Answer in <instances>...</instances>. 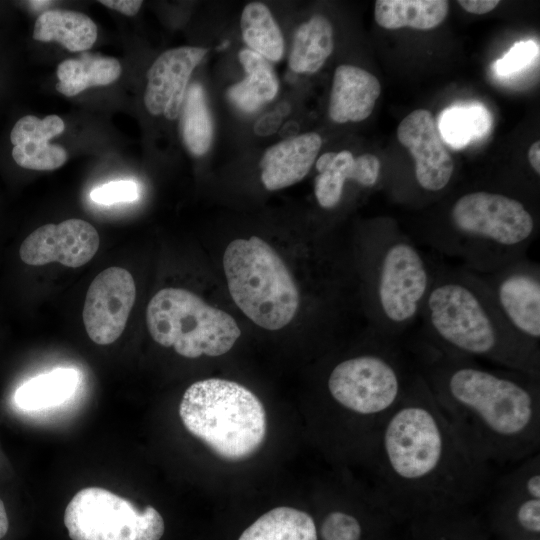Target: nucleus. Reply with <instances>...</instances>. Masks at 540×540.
Masks as SVG:
<instances>
[{
    "instance_id": "1",
    "label": "nucleus",
    "mask_w": 540,
    "mask_h": 540,
    "mask_svg": "<svg viewBox=\"0 0 540 540\" xmlns=\"http://www.w3.org/2000/svg\"><path fill=\"white\" fill-rule=\"evenodd\" d=\"M366 461L373 490L395 519L410 521L470 511L497 475L465 445L419 373Z\"/></svg>"
},
{
    "instance_id": "2",
    "label": "nucleus",
    "mask_w": 540,
    "mask_h": 540,
    "mask_svg": "<svg viewBox=\"0 0 540 540\" xmlns=\"http://www.w3.org/2000/svg\"><path fill=\"white\" fill-rule=\"evenodd\" d=\"M404 340L438 407L477 458L496 468L539 453L540 378L487 367L417 332Z\"/></svg>"
},
{
    "instance_id": "3",
    "label": "nucleus",
    "mask_w": 540,
    "mask_h": 540,
    "mask_svg": "<svg viewBox=\"0 0 540 540\" xmlns=\"http://www.w3.org/2000/svg\"><path fill=\"white\" fill-rule=\"evenodd\" d=\"M417 330L434 345L540 378V349L519 337L482 277L437 255Z\"/></svg>"
},
{
    "instance_id": "4",
    "label": "nucleus",
    "mask_w": 540,
    "mask_h": 540,
    "mask_svg": "<svg viewBox=\"0 0 540 540\" xmlns=\"http://www.w3.org/2000/svg\"><path fill=\"white\" fill-rule=\"evenodd\" d=\"M536 235V218L521 200L475 190L451 203L444 224L423 229L413 240L467 270L489 274L526 256Z\"/></svg>"
},
{
    "instance_id": "5",
    "label": "nucleus",
    "mask_w": 540,
    "mask_h": 540,
    "mask_svg": "<svg viewBox=\"0 0 540 540\" xmlns=\"http://www.w3.org/2000/svg\"><path fill=\"white\" fill-rule=\"evenodd\" d=\"M359 245L370 327L389 337L404 338L419 320L437 255L432 257L412 237L386 223L373 228Z\"/></svg>"
},
{
    "instance_id": "6",
    "label": "nucleus",
    "mask_w": 540,
    "mask_h": 540,
    "mask_svg": "<svg viewBox=\"0 0 540 540\" xmlns=\"http://www.w3.org/2000/svg\"><path fill=\"white\" fill-rule=\"evenodd\" d=\"M404 338L389 337L370 327L365 345L334 363L325 380L333 404L357 420L366 460L418 374Z\"/></svg>"
},
{
    "instance_id": "7",
    "label": "nucleus",
    "mask_w": 540,
    "mask_h": 540,
    "mask_svg": "<svg viewBox=\"0 0 540 540\" xmlns=\"http://www.w3.org/2000/svg\"><path fill=\"white\" fill-rule=\"evenodd\" d=\"M179 415L185 428L217 456L241 461L263 444V404L243 385L219 378L197 381L183 394Z\"/></svg>"
},
{
    "instance_id": "8",
    "label": "nucleus",
    "mask_w": 540,
    "mask_h": 540,
    "mask_svg": "<svg viewBox=\"0 0 540 540\" xmlns=\"http://www.w3.org/2000/svg\"><path fill=\"white\" fill-rule=\"evenodd\" d=\"M228 289L235 304L256 325L279 330L295 316L299 291L284 261L257 236L235 239L223 255Z\"/></svg>"
},
{
    "instance_id": "9",
    "label": "nucleus",
    "mask_w": 540,
    "mask_h": 540,
    "mask_svg": "<svg viewBox=\"0 0 540 540\" xmlns=\"http://www.w3.org/2000/svg\"><path fill=\"white\" fill-rule=\"evenodd\" d=\"M146 323L154 341L186 358L223 355L241 335L231 315L182 288L158 291L148 303Z\"/></svg>"
},
{
    "instance_id": "10",
    "label": "nucleus",
    "mask_w": 540,
    "mask_h": 540,
    "mask_svg": "<svg viewBox=\"0 0 540 540\" xmlns=\"http://www.w3.org/2000/svg\"><path fill=\"white\" fill-rule=\"evenodd\" d=\"M64 524L71 540H160L165 525L152 506L132 502L100 487L78 491L67 504Z\"/></svg>"
},
{
    "instance_id": "11",
    "label": "nucleus",
    "mask_w": 540,
    "mask_h": 540,
    "mask_svg": "<svg viewBox=\"0 0 540 540\" xmlns=\"http://www.w3.org/2000/svg\"><path fill=\"white\" fill-rule=\"evenodd\" d=\"M484 500L492 521L511 540H536L540 534V454L497 474Z\"/></svg>"
},
{
    "instance_id": "12",
    "label": "nucleus",
    "mask_w": 540,
    "mask_h": 540,
    "mask_svg": "<svg viewBox=\"0 0 540 540\" xmlns=\"http://www.w3.org/2000/svg\"><path fill=\"white\" fill-rule=\"evenodd\" d=\"M479 275L511 329L540 349V264L526 255Z\"/></svg>"
},
{
    "instance_id": "13",
    "label": "nucleus",
    "mask_w": 540,
    "mask_h": 540,
    "mask_svg": "<svg viewBox=\"0 0 540 540\" xmlns=\"http://www.w3.org/2000/svg\"><path fill=\"white\" fill-rule=\"evenodd\" d=\"M136 298L131 273L121 267H109L90 284L83 307V322L89 338L108 345L123 333Z\"/></svg>"
},
{
    "instance_id": "14",
    "label": "nucleus",
    "mask_w": 540,
    "mask_h": 540,
    "mask_svg": "<svg viewBox=\"0 0 540 540\" xmlns=\"http://www.w3.org/2000/svg\"><path fill=\"white\" fill-rule=\"evenodd\" d=\"M99 245L97 230L89 222L73 218L32 231L21 242L19 257L28 266L58 262L78 268L94 257Z\"/></svg>"
},
{
    "instance_id": "15",
    "label": "nucleus",
    "mask_w": 540,
    "mask_h": 540,
    "mask_svg": "<svg viewBox=\"0 0 540 540\" xmlns=\"http://www.w3.org/2000/svg\"><path fill=\"white\" fill-rule=\"evenodd\" d=\"M398 141L415 161V180L428 193H438L450 183L454 162L445 148L432 113L416 109L398 125Z\"/></svg>"
},
{
    "instance_id": "16",
    "label": "nucleus",
    "mask_w": 540,
    "mask_h": 540,
    "mask_svg": "<svg viewBox=\"0 0 540 540\" xmlns=\"http://www.w3.org/2000/svg\"><path fill=\"white\" fill-rule=\"evenodd\" d=\"M208 50L203 47L181 46L164 51L147 71L144 104L147 111L176 119L181 111L187 85L193 70Z\"/></svg>"
},
{
    "instance_id": "17",
    "label": "nucleus",
    "mask_w": 540,
    "mask_h": 540,
    "mask_svg": "<svg viewBox=\"0 0 540 540\" xmlns=\"http://www.w3.org/2000/svg\"><path fill=\"white\" fill-rule=\"evenodd\" d=\"M63 120L57 115L39 118L20 117L9 132L10 157L21 169L34 171L55 170L68 160V152L49 140L62 134Z\"/></svg>"
},
{
    "instance_id": "18",
    "label": "nucleus",
    "mask_w": 540,
    "mask_h": 540,
    "mask_svg": "<svg viewBox=\"0 0 540 540\" xmlns=\"http://www.w3.org/2000/svg\"><path fill=\"white\" fill-rule=\"evenodd\" d=\"M381 163L373 154L354 157L349 150L327 152L316 161L318 171L314 181V193L318 204L324 209L335 208L341 201L346 181L351 180L364 187L374 186L380 175Z\"/></svg>"
},
{
    "instance_id": "19",
    "label": "nucleus",
    "mask_w": 540,
    "mask_h": 540,
    "mask_svg": "<svg viewBox=\"0 0 540 540\" xmlns=\"http://www.w3.org/2000/svg\"><path fill=\"white\" fill-rule=\"evenodd\" d=\"M322 139L315 132L304 133L270 146L260 161L261 181L274 191L301 181L316 161Z\"/></svg>"
},
{
    "instance_id": "20",
    "label": "nucleus",
    "mask_w": 540,
    "mask_h": 540,
    "mask_svg": "<svg viewBox=\"0 0 540 540\" xmlns=\"http://www.w3.org/2000/svg\"><path fill=\"white\" fill-rule=\"evenodd\" d=\"M380 93L376 76L357 66L339 65L333 76L329 116L336 123L363 121L373 112Z\"/></svg>"
},
{
    "instance_id": "21",
    "label": "nucleus",
    "mask_w": 540,
    "mask_h": 540,
    "mask_svg": "<svg viewBox=\"0 0 540 540\" xmlns=\"http://www.w3.org/2000/svg\"><path fill=\"white\" fill-rule=\"evenodd\" d=\"M97 36V26L86 14L54 9L38 16L32 37L40 42H58L71 52H84L93 46Z\"/></svg>"
},
{
    "instance_id": "22",
    "label": "nucleus",
    "mask_w": 540,
    "mask_h": 540,
    "mask_svg": "<svg viewBox=\"0 0 540 540\" xmlns=\"http://www.w3.org/2000/svg\"><path fill=\"white\" fill-rule=\"evenodd\" d=\"M238 57L246 77L231 86L227 95L238 109L251 113L276 97L279 81L270 62L260 54L244 48Z\"/></svg>"
},
{
    "instance_id": "23",
    "label": "nucleus",
    "mask_w": 540,
    "mask_h": 540,
    "mask_svg": "<svg viewBox=\"0 0 540 540\" xmlns=\"http://www.w3.org/2000/svg\"><path fill=\"white\" fill-rule=\"evenodd\" d=\"M122 71L120 62L113 57H104L89 52L78 58L62 61L57 68L56 89L61 94L72 97L97 86H106L116 81Z\"/></svg>"
},
{
    "instance_id": "24",
    "label": "nucleus",
    "mask_w": 540,
    "mask_h": 540,
    "mask_svg": "<svg viewBox=\"0 0 540 540\" xmlns=\"http://www.w3.org/2000/svg\"><path fill=\"white\" fill-rule=\"evenodd\" d=\"M334 49L331 22L323 15H314L295 31L288 64L296 73H315Z\"/></svg>"
},
{
    "instance_id": "25",
    "label": "nucleus",
    "mask_w": 540,
    "mask_h": 540,
    "mask_svg": "<svg viewBox=\"0 0 540 540\" xmlns=\"http://www.w3.org/2000/svg\"><path fill=\"white\" fill-rule=\"evenodd\" d=\"M449 11L445 0H377L374 18L385 29L410 27L431 30L439 26Z\"/></svg>"
},
{
    "instance_id": "26",
    "label": "nucleus",
    "mask_w": 540,
    "mask_h": 540,
    "mask_svg": "<svg viewBox=\"0 0 540 540\" xmlns=\"http://www.w3.org/2000/svg\"><path fill=\"white\" fill-rule=\"evenodd\" d=\"M238 540H318V531L308 513L283 506L259 517Z\"/></svg>"
},
{
    "instance_id": "27",
    "label": "nucleus",
    "mask_w": 540,
    "mask_h": 540,
    "mask_svg": "<svg viewBox=\"0 0 540 540\" xmlns=\"http://www.w3.org/2000/svg\"><path fill=\"white\" fill-rule=\"evenodd\" d=\"M75 370L59 368L26 381L15 394L16 405L23 410H42L66 401L77 386Z\"/></svg>"
},
{
    "instance_id": "28",
    "label": "nucleus",
    "mask_w": 540,
    "mask_h": 540,
    "mask_svg": "<svg viewBox=\"0 0 540 540\" xmlns=\"http://www.w3.org/2000/svg\"><path fill=\"white\" fill-rule=\"evenodd\" d=\"M240 27L248 49L269 62L281 60L284 54L283 34L264 3L255 1L247 4L241 14Z\"/></svg>"
},
{
    "instance_id": "29",
    "label": "nucleus",
    "mask_w": 540,
    "mask_h": 540,
    "mask_svg": "<svg viewBox=\"0 0 540 540\" xmlns=\"http://www.w3.org/2000/svg\"><path fill=\"white\" fill-rule=\"evenodd\" d=\"M180 112L182 141L193 156L201 157L209 151L214 136L213 119L201 84L193 83L188 88Z\"/></svg>"
},
{
    "instance_id": "30",
    "label": "nucleus",
    "mask_w": 540,
    "mask_h": 540,
    "mask_svg": "<svg viewBox=\"0 0 540 540\" xmlns=\"http://www.w3.org/2000/svg\"><path fill=\"white\" fill-rule=\"evenodd\" d=\"M489 124L488 112L482 107H454L442 114L438 129L441 138L459 148L485 134Z\"/></svg>"
},
{
    "instance_id": "31",
    "label": "nucleus",
    "mask_w": 540,
    "mask_h": 540,
    "mask_svg": "<svg viewBox=\"0 0 540 540\" xmlns=\"http://www.w3.org/2000/svg\"><path fill=\"white\" fill-rule=\"evenodd\" d=\"M367 524L364 519L344 509H332L320 526L322 540H365Z\"/></svg>"
},
{
    "instance_id": "32",
    "label": "nucleus",
    "mask_w": 540,
    "mask_h": 540,
    "mask_svg": "<svg viewBox=\"0 0 540 540\" xmlns=\"http://www.w3.org/2000/svg\"><path fill=\"white\" fill-rule=\"evenodd\" d=\"M91 200L102 205L132 202L139 197L138 185L132 180H117L94 188Z\"/></svg>"
},
{
    "instance_id": "33",
    "label": "nucleus",
    "mask_w": 540,
    "mask_h": 540,
    "mask_svg": "<svg viewBox=\"0 0 540 540\" xmlns=\"http://www.w3.org/2000/svg\"><path fill=\"white\" fill-rule=\"evenodd\" d=\"M536 54L533 42H521L496 63V71L500 75H508L525 67Z\"/></svg>"
},
{
    "instance_id": "34",
    "label": "nucleus",
    "mask_w": 540,
    "mask_h": 540,
    "mask_svg": "<svg viewBox=\"0 0 540 540\" xmlns=\"http://www.w3.org/2000/svg\"><path fill=\"white\" fill-rule=\"evenodd\" d=\"M99 2L127 16L136 15L143 4L141 0H100Z\"/></svg>"
},
{
    "instance_id": "35",
    "label": "nucleus",
    "mask_w": 540,
    "mask_h": 540,
    "mask_svg": "<svg viewBox=\"0 0 540 540\" xmlns=\"http://www.w3.org/2000/svg\"><path fill=\"white\" fill-rule=\"evenodd\" d=\"M498 0H459L458 4L467 12L477 15L486 14L495 9Z\"/></svg>"
},
{
    "instance_id": "36",
    "label": "nucleus",
    "mask_w": 540,
    "mask_h": 540,
    "mask_svg": "<svg viewBox=\"0 0 540 540\" xmlns=\"http://www.w3.org/2000/svg\"><path fill=\"white\" fill-rule=\"evenodd\" d=\"M528 160L535 173L540 175V141H535L528 150Z\"/></svg>"
},
{
    "instance_id": "37",
    "label": "nucleus",
    "mask_w": 540,
    "mask_h": 540,
    "mask_svg": "<svg viewBox=\"0 0 540 540\" xmlns=\"http://www.w3.org/2000/svg\"><path fill=\"white\" fill-rule=\"evenodd\" d=\"M9 530V518L4 505V502L0 499V539L5 537Z\"/></svg>"
}]
</instances>
